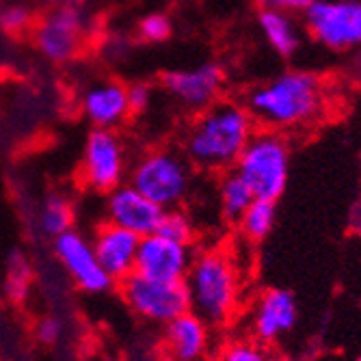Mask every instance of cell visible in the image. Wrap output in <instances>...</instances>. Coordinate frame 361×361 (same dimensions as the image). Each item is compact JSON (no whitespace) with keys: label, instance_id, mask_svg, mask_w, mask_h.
<instances>
[{"label":"cell","instance_id":"1","mask_svg":"<svg viewBox=\"0 0 361 361\" xmlns=\"http://www.w3.org/2000/svg\"><path fill=\"white\" fill-rule=\"evenodd\" d=\"M255 133V119L236 102H214L200 111L184 137V156L190 165L225 171L236 165L238 156Z\"/></svg>","mask_w":361,"mask_h":361},{"label":"cell","instance_id":"2","mask_svg":"<svg viewBox=\"0 0 361 361\" xmlns=\"http://www.w3.org/2000/svg\"><path fill=\"white\" fill-rule=\"evenodd\" d=\"M188 310L210 329H223L240 307V275L232 255L223 249H208L192 257L184 277Z\"/></svg>","mask_w":361,"mask_h":361},{"label":"cell","instance_id":"3","mask_svg":"<svg viewBox=\"0 0 361 361\" xmlns=\"http://www.w3.org/2000/svg\"><path fill=\"white\" fill-rule=\"evenodd\" d=\"M322 106L318 76L303 70H290L249 93L247 111L269 128H294L310 123Z\"/></svg>","mask_w":361,"mask_h":361},{"label":"cell","instance_id":"4","mask_svg":"<svg viewBox=\"0 0 361 361\" xmlns=\"http://www.w3.org/2000/svg\"><path fill=\"white\" fill-rule=\"evenodd\" d=\"M133 184L162 210L180 208L192 184V169L186 156L176 149H149L128 171Z\"/></svg>","mask_w":361,"mask_h":361},{"label":"cell","instance_id":"5","mask_svg":"<svg viewBox=\"0 0 361 361\" xmlns=\"http://www.w3.org/2000/svg\"><path fill=\"white\" fill-rule=\"evenodd\" d=\"M234 167L255 200L277 202L288 186L290 147L271 130L253 133Z\"/></svg>","mask_w":361,"mask_h":361},{"label":"cell","instance_id":"6","mask_svg":"<svg viewBox=\"0 0 361 361\" xmlns=\"http://www.w3.org/2000/svg\"><path fill=\"white\" fill-rule=\"evenodd\" d=\"M128 171V154L121 137L109 128H91L80 156V184L87 190L106 195L126 182Z\"/></svg>","mask_w":361,"mask_h":361},{"label":"cell","instance_id":"7","mask_svg":"<svg viewBox=\"0 0 361 361\" xmlns=\"http://www.w3.org/2000/svg\"><path fill=\"white\" fill-rule=\"evenodd\" d=\"M119 292L126 305L139 318L167 324L188 312V294L184 281H158L133 273L119 281Z\"/></svg>","mask_w":361,"mask_h":361},{"label":"cell","instance_id":"8","mask_svg":"<svg viewBox=\"0 0 361 361\" xmlns=\"http://www.w3.org/2000/svg\"><path fill=\"white\" fill-rule=\"evenodd\" d=\"M310 35L329 50L361 46V0H314L303 11Z\"/></svg>","mask_w":361,"mask_h":361},{"label":"cell","instance_id":"9","mask_svg":"<svg viewBox=\"0 0 361 361\" xmlns=\"http://www.w3.org/2000/svg\"><path fill=\"white\" fill-rule=\"evenodd\" d=\"M87 39V18L78 7H56L32 26V42L44 59L68 63L76 59Z\"/></svg>","mask_w":361,"mask_h":361},{"label":"cell","instance_id":"10","mask_svg":"<svg viewBox=\"0 0 361 361\" xmlns=\"http://www.w3.org/2000/svg\"><path fill=\"white\" fill-rule=\"evenodd\" d=\"M52 251L59 264L70 275V279L87 294H102L113 286V279L100 267L95 257L91 238L80 234L78 229H70L52 240Z\"/></svg>","mask_w":361,"mask_h":361},{"label":"cell","instance_id":"11","mask_svg":"<svg viewBox=\"0 0 361 361\" xmlns=\"http://www.w3.org/2000/svg\"><path fill=\"white\" fill-rule=\"evenodd\" d=\"M162 89H165L176 102L190 111H204L212 106L223 89L225 74L216 63H202L186 70H171L162 74Z\"/></svg>","mask_w":361,"mask_h":361},{"label":"cell","instance_id":"12","mask_svg":"<svg viewBox=\"0 0 361 361\" xmlns=\"http://www.w3.org/2000/svg\"><path fill=\"white\" fill-rule=\"evenodd\" d=\"M299 320L297 297L286 288H269L259 294L249 314V329L253 340L275 344L288 336Z\"/></svg>","mask_w":361,"mask_h":361},{"label":"cell","instance_id":"13","mask_svg":"<svg viewBox=\"0 0 361 361\" xmlns=\"http://www.w3.org/2000/svg\"><path fill=\"white\" fill-rule=\"evenodd\" d=\"M192 257L195 253L190 245L171 240L156 232L141 238L135 273L158 281H184Z\"/></svg>","mask_w":361,"mask_h":361},{"label":"cell","instance_id":"14","mask_svg":"<svg viewBox=\"0 0 361 361\" xmlns=\"http://www.w3.org/2000/svg\"><path fill=\"white\" fill-rule=\"evenodd\" d=\"M162 212L165 210L156 206L152 200H147L143 192H139L128 182H123L115 190L106 192V200H104L106 221L137 234L139 238L158 232Z\"/></svg>","mask_w":361,"mask_h":361},{"label":"cell","instance_id":"15","mask_svg":"<svg viewBox=\"0 0 361 361\" xmlns=\"http://www.w3.org/2000/svg\"><path fill=\"white\" fill-rule=\"evenodd\" d=\"M139 243L141 238L137 234L121 229L119 225H113L109 221L95 227L91 245L97 262H100V267L113 279V283H119L135 273Z\"/></svg>","mask_w":361,"mask_h":361},{"label":"cell","instance_id":"16","mask_svg":"<svg viewBox=\"0 0 361 361\" xmlns=\"http://www.w3.org/2000/svg\"><path fill=\"white\" fill-rule=\"evenodd\" d=\"M162 348L169 361H208L212 355V329L190 310L162 324Z\"/></svg>","mask_w":361,"mask_h":361},{"label":"cell","instance_id":"17","mask_svg":"<svg viewBox=\"0 0 361 361\" xmlns=\"http://www.w3.org/2000/svg\"><path fill=\"white\" fill-rule=\"evenodd\" d=\"M80 111L93 128L115 130L128 115V87L117 80H102L85 89L80 95Z\"/></svg>","mask_w":361,"mask_h":361},{"label":"cell","instance_id":"18","mask_svg":"<svg viewBox=\"0 0 361 361\" xmlns=\"http://www.w3.org/2000/svg\"><path fill=\"white\" fill-rule=\"evenodd\" d=\"M257 24L264 32L269 46L279 54V56H292L301 46V35L297 24L286 11L277 9H259L257 13Z\"/></svg>","mask_w":361,"mask_h":361},{"label":"cell","instance_id":"19","mask_svg":"<svg viewBox=\"0 0 361 361\" xmlns=\"http://www.w3.org/2000/svg\"><path fill=\"white\" fill-rule=\"evenodd\" d=\"M74 206L63 192H48L37 210V229L44 238L54 240L56 236L74 229Z\"/></svg>","mask_w":361,"mask_h":361},{"label":"cell","instance_id":"20","mask_svg":"<svg viewBox=\"0 0 361 361\" xmlns=\"http://www.w3.org/2000/svg\"><path fill=\"white\" fill-rule=\"evenodd\" d=\"M255 200L249 186L243 182V178L236 171H229L219 182V208L225 221L238 223L245 210Z\"/></svg>","mask_w":361,"mask_h":361},{"label":"cell","instance_id":"21","mask_svg":"<svg viewBox=\"0 0 361 361\" xmlns=\"http://www.w3.org/2000/svg\"><path fill=\"white\" fill-rule=\"evenodd\" d=\"M275 219H277V202L253 200L251 206L240 216L238 227H240V232L247 240L262 243V240H267L269 234L273 232Z\"/></svg>","mask_w":361,"mask_h":361},{"label":"cell","instance_id":"22","mask_svg":"<svg viewBox=\"0 0 361 361\" xmlns=\"http://www.w3.org/2000/svg\"><path fill=\"white\" fill-rule=\"evenodd\" d=\"M208 361H275L269 346L257 340L234 338L221 344Z\"/></svg>","mask_w":361,"mask_h":361},{"label":"cell","instance_id":"23","mask_svg":"<svg viewBox=\"0 0 361 361\" xmlns=\"http://www.w3.org/2000/svg\"><path fill=\"white\" fill-rule=\"evenodd\" d=\"M158 234L167 236L171 240L190 245L195 238V225L192 219L182 210V208H171L162 212L160 225H158Z\"/></svg>","mask_w":361,"mask_h":361},{"label":"cell","instance_id":"24","mask_svg":"<svg viewBox=\"0 0 361 361\" xmlns=\"http://www.w3.org/2000/svg\"><path fill=\"white\" fill-rule=\"evenodd\" d=\"M173 32V24L169 20V16L165 13H147L139 20L137 26V35L139 39H143L145 44H162L171 37Z\"/></svg>","mask_w":361,"mask_h":361},{"label":"cell","instance_id":"25","mask_svg":"<svg viewBox=\"0 0 361 361\" xmlns=\"http://www.w3.org/2000/svg\"><path fill=\"white\" fill-rule=\"evenodd\" d=\"M30 267H28V259L24 257L22 251H16L9 257V271H7V290L13 299H24L28 286H30Z\"/></svg>","mask_w":361,"mask_h":361},{"label":"cell","instance_id":"26","mask_svg":"<svg viewBox=\"0 0 361 361\" xmlns=\"http://www.w3.org/2000/svg\"><path fill=\"white\" fill-rule=\"evenodd\" d=\"M32 11L26 5H7L0 11V28L9 35H20V32L32 28Z\"/></svg>","mask_w":361,"mask_h":361},{"label":"cell","instance_id":"27","mask_svg":"<svg viewBox=\"0 0 361 361\" xmlns=\"http://www.w3.org/2000/svg\"><path fill=\"white\" fill-rule=\"evenodd\" d=\"M63 336V322L56 316H42L35 322V338L44 346H52Z\"/></svg>","mask_w":361,"mask_h":361},{"label":"cell","instance_id":"28","mask_svg":"<svg viewBox=\"0 0 361 361\" xmlns=\"http://www.w3.org/2000/svg\"><path fill=\"white\" fill-rule=\"evenodd\" d=\"M152 102V89L145 82H135L128 87V106H130V115H139L143 111H147Z\"/></svg>","mask_w":361,"mask_h":361},{"label":"cell","instance_id":"29","mask_svg":"<svg viewBox=\"0 0 361 361\" xmlns=\"http://www.w3.org/2000/svg\"><path fill=\"white\" fill-rule=\"evenodd\" d=\"M259 5V9H277V11H305L312 7L314 0H255Z\"/></svg>","mask_w":361,"mask_h":361},{"label":"cell","instance_id":"30","mask_svg":"<svg viewBox=\"0 0 361 361\" xmlns=\"http://www.w3.org/2000/svg\"><path fill=\"white\" fill-rule=\"evenodd\" d=\"M56 7H80L87 0H52Z\"/></svg>","mask_w":361,"mask_h":361},{"label":"cell","instance_id":"31","mask_svg":"<svg viewBox=\"0 0 361 361\" xmlns=\"http://www.w3.org/2000/svg\"><path fill=\"white\" fill-rule=\"evenodd\" d=\"M355 361H361V355H359V357H357V359H355Z\"/></svg>","mask_w":361,"mask_h":361},{"label":"cell","instance_id":"32","mask_svg":"<svg viewBox=\"0 0 361 361\" xmlns=\"http://www.w3.org/2000/svg\"><path fill=\"white\" fill-rule=\"evenodd\" d=\"M162 361H169V359H162Z\"/></svg>","mask_w":361,"mask_h":361},{"label":"cell","instance_id":"33","mask_svg":"<svg viewBox=\"0 0 361 361\" xmlns=\"http://www.w3.org/2000/svg\"><path fill=\"white\" fill-rule=\"evenodd\" d=\"M0 361H3V359H0Z\"/></svg>","mask_w":361,"mask_h":361}]
</instances>
